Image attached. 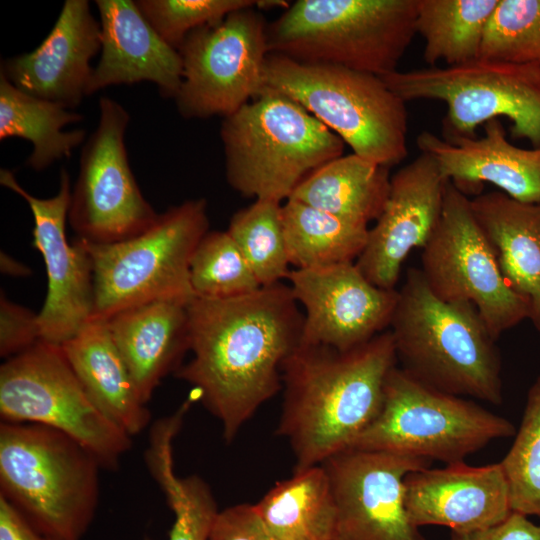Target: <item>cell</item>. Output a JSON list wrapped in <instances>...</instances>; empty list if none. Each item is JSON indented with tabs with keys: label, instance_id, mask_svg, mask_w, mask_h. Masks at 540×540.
<instances>
[{
	"label": "cell",
	"instance_id": "obj_11",
	"mask_svg": "<svg viewBox=\"0 0 540 540\" xmlns=\"http://www.w3.org/2000/svg\"><path fill=\"white\" fill-rule=\"evenodd\" d=\"M0 416L4 422L56 429L115 470L132 437L92 402L61 345L40 340L0 367Z\"/></svg>",
	"mask_w": 540,
	"mask_h": 540
},
{
	"label": "cell",
	"instance_id": "obj_42",
	"mask_svg": "<svg viewBox=\"0 0 540 540\" xmlns=\"http://www.w3.org/2000/svg\"><path fill=\"white\" fill-rule=\"evenodd\" d=\"M49 540H52V539H49Z\"/></svg>",
	"mask_w": 540,
	"mask_h": 540
},
{
	"label": "cell",
	"instance_id": "obj_22",
	"mask_svg": "<svg viewBox=\"0 0 540 540\" xmlns=\"http://www.w3.org/2000/svg\"><path fill=\"white\" fill-rule=\"evenodd\" d=\"M101 56L93 68L88 95L112 85L150 81L166 98L176 97L183 76L182 58L139 10L136 1L96 0Z\"/></svg>",
	"mask_w": 540,
	"mask_h": 540
},
{
	"label": "cell",
	"instance_id": "obj_8",
	"mask_svg": "<svg viewBox=\"0 0 540 540\" xmlns=\"http://www.w3.org/2000/svg\"><path fill=\"white\" fill-rule=\"evenodd\" d=\"M208 231L207 201L198 198L171 206L132 238L110 244L82 239L93 271L90 320L106 321L155 300L189 303L195 298L190 261Z\"/></svg>",
	"mask_w": 540,
	"mask_h": 540
},
{
	"label": "cell",
	"instance_id": "obj_34",
	"mask_svg": "<svg viewBox=\"0 0 540 540\" xmlns=\"http://www.w3.org/2000/svg\"><path fill=\"white\" fill-rule=\"evenodd\" d=\"M500 462L512 512L540 519V375L529 389L520 427Z\"/></svg>",
	"mask_w": 540,
	"mask_h": 540
},
{
	"label": "cell",
	"instance_id": "obj_17",
	"mask_svg": "<svg viewBox=\"0 0 540 540\" xmlns=\"http://www.w3.org/2000/svg\"><path fill=\"white\" fill-rule=\"evenodd\" d=\"M304 308L301 343L348 351L390 326L396 289L371 283L355 262L316 269H293L287 278Z\"/></svg>",
	"mask_w": 540,
	"mask_h": 540
},
{
	"label": "cell",
	"instance_id": "obj_3",
	"mask_svg": "<svg viewBox=\"0 0 540 540\" xmlns=\"http://www.w3.org/2000/svg\"><path fill=\"white\" fill-rule=\"evenodd\" d=\"M390 323L397 362L423 384L499 405L501 359L475 306L446 302L409 268Z\"/></svg>",
	"mask_w": 540,
	"mask_h": 540
},
{
	"label": "cell",
	"instance_id": "obj_1",
	"mask_svg": "<svg viewBox=\"0 0 540 540\" xmlns=\"http://www.w3.org/2000/svg\"><path fill=\"white\" fill-rule=\"evenodd\" d=\"M191 359L175 375L197 391L230 442L282 389V366L300 345L304 313L278 282L230 299L187 305Z\"/></svg>",
	"mask_w": 540,
	"mask_h": 540
},
{
	"label": "cell",
	"instance_id": "obj_35",
	"mask_svg": "<svg viewBox=\"0 0 540 540\" xmlns=\"http://www.w3.org/2000/svg\"><path fill=\"white\" fill-rule=\"evenodd\" d=\"M480 57L540 66V0H499L485 30Z\"/></svg>",
	"mask_w": 540,
	"mask_h": 540
},
{
	"label": "cell",
	"instance_id": "obj_24",
	"mask_svg": "<svg viewBox=\"0 0 540 540\" xmlns=\"http://www.w3.org/2000/svg\"><path fill=\"white\" fill-rule=\"evenodd\" d=\"M471 207L505 280L525 301L528 319L540 332V202L493 191L471 198Z\"/></svg>",
	"mask_w": 540,
	"mask_h": 540
},
{
	"label": "cell",
	"instance_id": "obj_38",
	"mask_svg": "<svg viewBox=\"0 0 540 540\" xmlns=\"http://www.w3.org/2000/svg\"><path fill=\"white\" fill-rule=\"evenodd\" d=\"M209 540H277L265 527L254 504L219 510Z\"/></svg>",
	"mask_w": 540,
	"mask_h": 540
},
{
	"label": "cell",
	"instance_id": "obj_32",
	"mask_svg": "<svg viewBox=\"0 0 540 540\" xmlns=\"http://www.w3.org/2000/svg\"><path fill=\"white\" fill-rule=\"evenodd\" d=\"M281 202L256 199L238 210L226 230L261 286L281 282L290 271Z\"/></svg>",
	"mask_w": 540,
	"mask_h": 540
},
{
	"label": "cell",
	"instance_id": "obj_16",
	"mask_svg": "<svg viewBox=\"0 0 540 540\" xmlns=\"http://www.w3.org/2000/svg\"><path fill=\"white\" fill-rule=\"evenodd\" d=\"M0 183L22 197L32 212L33 245L43 257L48 279L47 295L38 313L41 340L61 345L90 321L93 308L90 255L82 239L69 244L65 234L72 193L70 175L61 169L59 190L50 198L27 192L8 169L0 170Z\"/></svg>",
	"mask_w": 540,
	"mask_h": 540
},
{
	"label": "cell",
	"instance_id": "obj_20",
	"mask_svg": "<svg viewBox=\"0 0 540 540\" xmlns=\"http://www.w3.org/2000/svg\"><path fill=\"white\" fill-rule=\"evenodd\" d=\"M101 50L100 23L87 0H66L47 37L33 51L2 62V73L15 87L35 97L77 107L88 95Z\"/></svg>",
	"mask_w": 540,
	"mask_h": 540
},
{
	"label": "cell",
	"instance_id": "obj_5",
	"mask_svg": "<svg viewBox=\"0 0 540 540\" xmlns=\"http://www.w3.org/2000/svg\"><path fill=\"white\" fill-rule=\"evenodd\" d=\"M101 467L90 451L56 429L0 424V495L49 539L84 536L98 505Z\"/></svg>",
	"mask_w": 540,
	"mask_h": 540
},
{
	"label": "cell",
	"instance_id": "obj_39",
	"mask_svg": "<svg viewBox=\"0 0 540 540\" xmlns=\"http://www.w3.org/2000/svg\"><path fill=\"white\" fill-rule=\"evenodd\" d=\"M451 540H540V525L512 512L503 522L486 529L451 532Z\"/></svg>",
	"mask_w": 540,
	"mask_h": 540
},
{
	"label": "cell",
	"instance_id": "obj_14",
	"mask_svg": "<svg viewBox=\"0 0 540 540\" xmlns=\"http://www.w3.org/2000/svg\"><path fill=\"white\" fill-rule=\"evenodd\" d=\"M127 110L110 97L99 100V121L85 142L71 193L68 222L78 238L110 244L132 238L158 217L130 168L125 132Z\"/></svg>",
	"mask_w": 540,
	"mask_h": 540
},
{
	"label": "cell",
	"instance_id": "obj_6",
	"mask_svg": "<svg viewBox=\"0 0 540 540\" xmlns=\"http://www.w3.org/2000/svg\"><path fill=\"white\" fill-rule=\"evenodd\" d=\"M418 0H298L268 24L269 52L385 76L416 34Z\"/></svg>",
	"mask_w": 540,
	"mask_h": 540
},
{
	"label": "cell",
	"instance_id": "obj_4",
	"mask_svg": "<svg viewBox=\"0 0 540 540\" xmlns=\"http://www.w3.org/2000/svg\"><path fill=\"white\" fill-rule=\"evenodd\" d=\"M228 184L246 198L288 199L311 173L343 155V140L289 96L269 87L223 118Z\"/></svg>",
	"mask_w": 540,
	"mask_h": 540
},
{
	"label": "cell",
	"instance_id": "obj_40",
	"mask_svg": "<svg viewBox=\"0 0 540 540\" xmlns=\"http://www.w3.org/2000/svg\"><path fill=\"white\" fill-rule=\"evenodd\" d=\"M0 540H49L24 515L0 495Z\"/></svg>",
	"mask_w": 540,
	"mask_h": 540
},
{
	"label": "cell",
	"instance_id": "obj_33",
	"mask_svg": "<svg viewBox=\"0 0 540 540\" xmlns=\"http://www.w3.org/2000/svg\"><path fill=\"white\" fill-rule=\"evenodd\" d=\"M190 284L195 297L230 299L262 286L227 231H208L190 261Z\"/></svg>",
	"mask_w": 540,
	"mask_h": 540
},
{
	"label": "cell",
	"instance_id": "obj_36",
	"mask_svg": "<svg viewBox=\"0 0 540 540\" xmlns=\"http://www.w3.org/2000/svg\"><path fill=\"white\" fill-rule=\"evenodd\" d=\"M159 36L178 50L193 30L220 23L234 11L257 7V0H138Z\"/></svg>",
	"mask_w": 540,
	"mask_h": 540
},
{
	"label": "cell",
	"instance_id": "obj_41",
	"mask_svg": "<svg viewBox=\"0 0 540 540\" xmlns=\"http://www.w3.org/2000/svg\"><path fill=\"white\" fill-rule=\"evenodd\" d=\"M0 268L2 273L12 277H27L31 275L30 268L3 251L0 254Z\"/></svg>",
	"mask_w": 540,
	"mask_h": 540
},
{
	"label": "cell",
	"instance_id": "obj_26",
	"mask_svg": "<svg viewBox=\"0 0 540 540\" xmlns=\"http://www.w3.org/2000/svg\"><path fill=\"white\" fill-rule=\"evenodd\" d=\"M389 169L354 153L342 155L311 173L288 199L368 226L388 199Z\"/></svg>",
	"mask_w": 540,
	"mask_h": 540
},
{
	"label": "cell",
	"instance_id": "obj_23",
	"mask_svg": "<svg viewBox=\"0 0 540 540\" xmlns=\"http://www.w3.org/2000/svg\"><path fill=\"white\" fill-rule=\"evenodd\" d=\"M188 303L155 300L110 317L106 325L147 404L161 380L189 351Z\"/></svg>",
	"mask_w": 540,
	"mask_h": 540
},
{
	"label": "cell",
	"instance_id": "obj_18",
	"mask_svg": "<svg viewBox=\"0 0 540 540\" xmlns=\"http://www.w3.org/2000/svg\"><path fill=\"white\" fill-rule=\"evenodd\" d=\"M447 182L423 152L391 176L385 207L355 262L371 283L395 289L405 258L426 245L440 221Z\"/></svg>",
	"mask_w": 540,
	"mask_h": 540
},
{
	"label": "cell",
	"instance_id": "obj_9",
	"mask_svg": "<svg viewBox=\"0 0 540 540\" xmlns=\"http://www.w3.org/2000/svg\"><path fill=\"white\" fill-rule=\"evenodd\" d=\"M515 433L506 418L472 400L429 387L396 365L386 378L378 415L348 449L452 464Z\"/></svg>",
	"mask_w": 540,
	"mask_h": 540
},
{
	"label": "cell",
	"instance_id": "obj_30",
	"mask_svg": "<svg viewBox=\"0 0 540 540\" xmlns=\"http://www.w3.org/2000/svg\"><path fill=\"white\" fill-rule=\"evenodd\" d=\"M499 0H418L416 33L425 41L423 58L459 65L480 57L488 22Z\"/></svg>",
	"mask_w": 540,
	"mask_h": 540
},
{
	"label": "cell",
	"instance_id": "obj_37",
	"mask_svg": "<svg viewBox=\"0 0 540 540\" xmlns=\"http://www.w3.org/2000/svg\"><path fill=\"white\" fill-rule=\"evenodd\" d=\"M41 340L38 314L0 294V355L8 359Z\"/></svg>",
	"mask_w": 540,
	"mask_h": 540
},
{
	"label": "cell",
	"instance_id": "obj_29",
	"mask_svg": "<svg viewBox=\"0 0 540 540\" xmlns=\"http://www.w3.org/2000/svg\"><path fill=\"white\" fill-rule=\"evenodd\" d=\"M290 265L316 269L352 263L365 248L369 228L288 199L282 206Z\"/></svg>",
	"mask_w": 540,
	"mask_h": 540
},
{
	"label": "cell",
	"instance_id": "obj_21",
	"mask_svg": "<svg viewBox=\"0 0 540 540\" xmlns=\"http://www.w3.org/2000/svg\"><path fill=\"white\" fill-rule=\"evenodd\" d=\"M479 138L441 139L422 131L419 150L430 155L447 181L466 192H478L484 182L521 202H540V147L520 148L510 143L499 119L483 125Z\"/></svg>",
	"mask_w": 540,
	"mask_h": 540
},
{
	"label": "cell",
	"instance_id": "obj_28",
	"mask_svg": "<svg viewBox=\"0 0 540 540\" xmlns=\"http://www.w3.org/2000/svg\"><path fill=\"white\" fill-rule=\"evenodd\" d=\"M83 115L61 104L27 94L0 73V139L19 137L30 141L33 150L26 161L41 171L62 158L70 157L85 139L83 129L64 131Z\"/></svg>",
	"mask_w": 540,
	"mask_h": 540
},
{
	"label": "cell",
	"instance_id": "obj_10",
	"mask_svg": "<svg viewBox=\"0 0 540 540\" xmlns=\"http://www.w3.org/2000/svg\"><path fill=\"white\" fill-rule=\"evenodd\" d=\"M381 78L405 103L444 102V138H474L477 127L505 117L514 138L540 147V66L479 57L459 65L397 70Z\"/></svg>",
	"mask_w": 540,
	"mask_h": 540
},
{
	"label": "cell",
	"instance_id": "obj_15",
	"mask_svg": "<svg viewBox=\"0 0 540 540\" xmlns=\"http://www.w3.org/2000/svg\"><path fill=\"white\" fill-rule=\"evenodd\" d=\"M432 461L402 453L346 449L326 459L336 505L333 540H426L405 507L406 476Z\"/></svg>",
	"mask_w": 540,
	"mask_h": 540
},
{
	"label": "cell",
	"instance_id": "obj_19",
	"mask_svg": "<svg viewBox=\"0 0 540 540\" xmlns=\"http://www.w3.org/2000/svg\"><path fill=\"white\" fill-rule=\"evenodd\" d=\"M404 486L408 517L419 528L439 525L451 532H471L497 525L512 513L500 462L426 467L409 473Z\"/></svg>",
	"mask_w": 540,
	"mask_h": 540
},
{
	"label": "cell",
	"instance_id": "obj_7",
	"mask_svg": "<svg viewBox=\"0 0 540 540\" xmlns=\"http://www.w3.org/2000/svg\"><path fill=\"white\" fill-rule=\"evenodd\" d=\"M263 79L264 87L294 99L354 154L387 168L408 155L405 102L380 76L270 53Z\"/></svg>",
	"mask_w": 540,
	"mask_h": 540
},
{
	"label": "cell",
	"instance_id": "obj_31",
	"mask_svg": "<svg viewBox=\"0 0 540 540\" xmlns=\"http://www.w3.org/2000/svg\"><path fill=\"white\" fill-rule=\"evenodd\" d=\"M167 427L152 431L146 463L174 513L168 540H209L219 512L209 485L199 476L178 477L173 466V439Z\"/></svg>",
	"mask_w": 540,
	"mask_h": 540
},
{
	"label": "cell",
	"instance_id": "obj_2",
	"mask_svg": "<svg viewBox=\"0 0 540 540\" xmlns=\"http://www.w3.org/2000/svg\"><path fill=\"white\" fill-rule=\"evenodd\" d=\"M397 363L390 330L348 351L300 343L282 366L277 429L293 450L294 470L350 448L378 415Z\"/></svg>",
	"mask_w": 540,
	"mask_h": 540
},
{
	"label": "cell",
	"instance_id": "obj_25",
	"mask_svg": "<svg viewBox=\"0 0 540 540\" xmlns=\"http://www.w3.org/2000/svg\"><path fill=\"white\" fill-rule=\"evenodd\" d=\"M62 350L95 406L129 436L151 419L105 321H88Z\"/></svg>",
	"mask_w": 540,
	"mask_h": 540
},
{
	"label": "cell",
	"instance_id": "obj_13",
	"mask_svg": "<svg viewBox=\"0 0 540 540\" xmlns=\"http://www.w3.org/2000/svg\"><path fill=\"white\" fill-rule=\"evenodd\" d=\"M253 8L193 30L178 48L183 76L175 101L182 117L225 118L262 91L268 23Z\"/></svg>",
	"mask_w": 540,
	"mask_h": 540
},
{
	"label": "cell",
	"instance_id": "obj_12",
	"mask_svg": "<svg viewBox=\"0 0 540 540\" xmlns=\"http://www.w3.org/2000/svg\"><path fill=\"white\" fill-rule=\"evenodd\" d=\"M421 265L431 291L446 302L473 304L495 340L529 318L527 304L500 270L471 198L450 181L440 221L423 247Z\"/></svg>",
	"mask_w": 540,
	"mask_h": 540
},
{
	"label": "cell",
	"instance_id": "obj_27",
	"mask_svg": "<svg viewBox=\"0 0 540 540\" xmlns=\"http://www.w3.org/2000/svg\"><path fill=\"white\" fill-rule=\"evenodd\" d=\"M254 506L277 540H333L336 505L321 464L294 470Z\"/></svg>",
	"mask_w": 540,
	"mask_h": 540
}]
</instances>
